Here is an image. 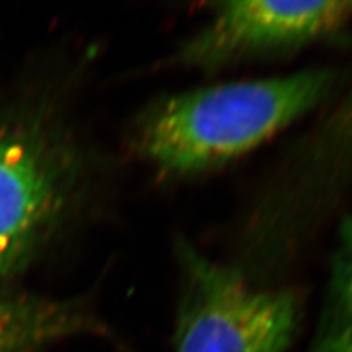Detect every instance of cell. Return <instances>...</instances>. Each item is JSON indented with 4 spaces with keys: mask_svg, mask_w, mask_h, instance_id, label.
Wrapping results in <instances>:
<instances>
[{
    "mask_svg": "<svg viewBox=\"0 0 352 352\" xmlns=\"http://www.w3.org/2000/svg\"><path fill=\"white\" fill-rule=\"evenodd\" d=\"M344 85V71L314 66L162 96L132 120L129 148L162 181L201 178L313 115Z\"/></svg>",
    "mask_w": 352,
    "mask_h": 352,
    "instance_id": "obj_1",
    "label": "cell"
},
{
    "mask_svg": "<svg viewBox=\"0 0 352 352\" xmlns=\"http://www.w3.org/2000/svg\"><path fill=\"white\" fill-rule=\"evenodd\" d=\"M178 298L173 352H288L302 320V295L251 279L188 239L175 244Z\"/></svg>",
    "mask_w": 352,
    "mask_h": 352,
    "instance_id": "obj_2",
    "label": "cell"
},
{
    "mask_svg": "<svg viewBox=\"0 0 352 352\" xmlns=\"http://www.w3.org/2000/svg\"><path fill=\"white\" fill-rule=\"evenodd\" d=\"M84 163L36 120L0 124V278L19 272L71 212Z\"/></svg>",
    "mask_w": 352,
    "mask_h": 352,
    "instance_id": "obj_3",
    "label": "cell"
},
{
    "mask_svg": "<svg viewBox=\"0 0 352 352\" xmlns=\"http://www.w3.org/2000/svg\"><path fill=\"white\" fill-rule=\"evenodd\" d=\"M352 25V0H232L208 6V16L160 66L216 74L234 66L289 58L340 38Z\"/></svg>",
    "mask_w": 352,
    "mask_h": 352,
    "instance_id": "obj_4",
    "label": "cell"
},
{
    "mask_svg": "<svg viewBox=\"0 0 352 352\" xmlns=\"http://www.w3.org/2000/svg\"><path fill=\"white\" fill-rule=\"evenodd\" d=\"M109 335L82 300H52L18 291L0 278V352H47L76 335Z\"/></svg>",
    "mask_w": 352,
    "mask_h": 352,
    "instance_id": "obj_5",
    "label": "cell"
},
{
    "mask_svg": "<svg viewBox=\"0 0 352 352\" xmlns=\"http://www.w3.org/2000/svg\"><path fill=\"white\" fill-rule=\"evenodd\" d=\"M307 352H352V212L340 225L323 314Z\"/></svg>",
    "mask_w": 352,
    "mask_h": 352,
    "instance_id": "obj_6",
    "label": "cell"
}]
</instances>
